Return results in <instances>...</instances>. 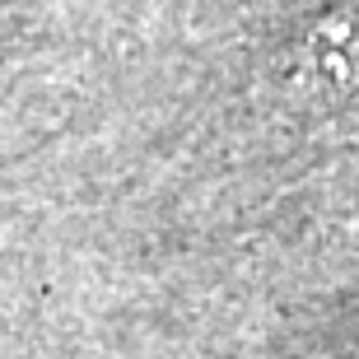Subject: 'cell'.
Here are the masks:
<instances>
[{
    "mask_svg": "<svg viewBox=\"0 0 359 359\" xmlns=\"http://www.w3.org/2000/svg\"><path fill=\"white\" fill-rule=\"evenodd\" d=\"M304 80L336 93H359V0L341 5L304 47Z\"/></svg>",
    "mask_w": 359,
    "mask_h": 359,
    "instance_id": "1",
    "label": "cell"
}]
</instances>
